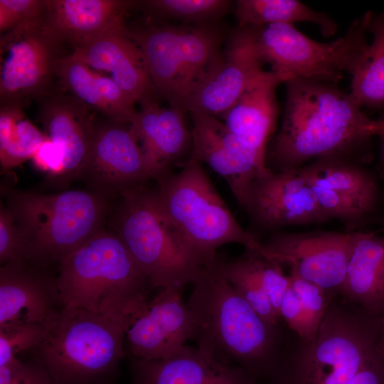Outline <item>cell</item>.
Masks as SVG:
<instances>
[{"label": "cell", "instance_id": "cell-26", "mask_svg": "<svg viewBox=\"0 0 384 384\" xmlns=\"http://www.w3.org/2000/svg\"><path fill=\"white\" fill-rule=\"evenodd\" d=\"M55 73L74 98L87 107L99 111L117 124L130 125L134 120L135 102L111 78L94 71L74 53L58 60Z\"/></svg>", "mask_w": 384, "mask_h": 384}, {"label": "cell", "instance_id": "cell-17", "mask_svg": "<svg viewBox=\"0 0 384 384\" xmlns=\"http://www.w3.org/2000/svg\"><path fill=\"white\" fill-rule=\"evenodd\" d=\"M252 27L239 28L229 37L221 57L189 97L186 111L221 115L264 70Z\"/></svg>", "mask_w": 384, "mask_h": 384}, {"label": "cell", "instance_id": "cell-14", "mask_svg": "<svg viewBox=\"0 0 384 384\" xmlns=\"http://www.w3.org/2000/svg\"><path fill=\"white\" fill-rule=\"evenodd\" d=\"M192 148L189 157L206 164L228 183L245 208L255 178L267 173L266 161L235 137L215 116L190 112Z\"/></svg>", "mask_w": 384, "mask_h": 384}, {"label": "cell", "instance_id": "cell-30", "mask_svg": "<svg viewBox=\"0 0 384 384\" xmlns=\"http://www.w3.org/2000/svg\"><path fill=\"white\" fill-rule=\"evenodd\" d=\"M220 267L227 282L263 320L271 325H280L282 319L277 315L245 253L231 260L220 257Z\"/></svg>", "mask_w": 384, "mask_h": 384}, {"label": "cell", "instance_id": "cell-40", "mask_svg": "<svg viewBox=\"0 0 384 384\" xmlns=\"http://www.w3.org/2000/svg\"><path fill=\"white\" fill-rule=\"evenodd\" d=\"M280 315L288 328L302 340L306 338V321L298 294L289 284L280 306Z\"/></svg>", "mask_w": 384, "mask_h": 384}, {"label": "cell", "instance_id": "cell-22", "mask_svg": "<svg viewBox=\"0 0 384 384\" xmlns=\"http://www.w3.org/2000/svg\"><path fill=\"white\" fill-rule=\"evenodd\" d=\"M141 105L140 112L129 127L156 181L173 172L171 167L189 149L191 150V132L185 124L181 110L160 107L152 98Z\"/></svg>", "mask_w": 384, "mask_h": 384}, {"label": "cell", "instance_id": "cell-41", "mask_svg": "<svg viewBox=\"0 0 384 384\" xmlns=\"http://www.w3.org/2000/svg\"><path fill=\"white\" fill-rule=\"evenodd\" d=\"M378 350L379 353L384 357V311L380 316V334Z\"/></svg>", "mask_w": 384, "mask_h": 384}, {"label": "cell", "instance_id": "cell-33", "mask_svg": "<svg viewBox=\"0 0 384 384\" xmlns=\"http://www.w3.org/2000/svg\"><path fill=\"white\" fill-rule=\"evenodd\" d=\"M46 137L33 124L23 117L8 141L0 146L2 169L8 171L31 159Z\"/></svg>", "mask_w": 384, "mask_h": 384}, {"label": "cell", "instance_id": "cell-43", "mask_svg": "<svg viewBox=\"0 0 384 384\" xmlns=\"http://www.w3.org/2000/svg\"><path fill=\"white\" fill-rule=\"evenodd\" d=\"M381 230H384V225L383 227L381 228Z\"/></svg>", "mask_w": 384, "mask_h": 384}, {"label": "cell", "instance_id": "cell-21", "mask_svg": "<svg viewBox=\"0 0 384 384\" xmlns=\"http://www.w3.org/2000/svg\"><path fill=\"white\" fill-rule=\"evenodd\" d=\"M125 28L99 34L74 46V53L90 68L110 74L115 84L135 102L156 91L137 46Z\"/></svg>", "mask_w": 384, "mask_h": 384}, {"label": "cell", "instance_id": "cell-15", "mask_svg": "<svg viewBox=\"0 0 384 384\" xmlns=\"http://www.w3.org/2000/svg\"><path fill=\"white\" fill-rule=\"evenodd\" d=\"M300 169L329 220L338 219L353 228L375 210L378 186L363 169L341 158L316 160Z\"/></svg>", "mask_w": 384, "mask_h": 384}, {"label": "cell", "instance_id": "cell-6", "mask_svg": "<svg viewBox=\"0 0 384 384\" xmlns=\"http://www.w3.org/2000/svg\"><path fill=\"white\" fill-rule=\"evenodd\" d=\"M6 207L22 235L24 257L50 268L103 230L106 198L93 191L6 190Z\"/></svg>", "mask_w": 384, "mask_h": 384}, {"label": "cell", "instance_id": "cell-36", "mask_svg": "<svg viewBox=\"0 0 384 384\" xmlns=\"http://www.w3.org/2000/svg\"><path fill=\"white\" fill-rule=\"evenodd\" d=\"M46 1L0 0V31L10 32L41 19Z\"/></svg>", "mask_w": 384, "mask_h": 384}, {"label": "cell", "instance_id": "cell-35", "mask_svg": "<svg viewBox=\"0 0 384 384\" xmlns=\"http://www.w3.org/2000/svg\"><path fill=\"white\" fill-rule=\"evenodd\" d=\"M277 315L282 319L280 306L289 284L281 265L269 260L257 251L245 249L244 252Z\"/></svg>", "mask_w": 384, "mask_h": 384}, {"label": "cell", "instance_id": "cell-25", "mask_svg": "<svg viewBox=\"0 0 384 384\" xmlns=\"http://www.w3.org/2000/svg\"><path fill=\"white\" fill-rule=\"evenodd\" d=\"M87 109L75 98L68 97L51 100L43 109L46 136L63 154L64 174L60 185L80 178L88 159L97 128Z\"/></svg>", "mask_w": 384, "mask_h": 384}, {"label": "cell", "instance_id": "cell-27", "mask_svg": "<svg viewBox=\"0 0 384 384\" xmlns=\"http://www.w3.org/2000/svg\"><path fill=\"white\" fill-rule=\"evenodd\" d=\"M344 300L380 316L384 311V238L358 232L345 280Z\"/></svg>", "mask_w": 384, "mask_h": 384}, {"label": "cell", "instance_id": "cell-16", "mask_svg": "<svg viewBox=\"0 0 384 384\" xmlns=\"http://www.w3.org/2000/svg\"><path fill=\"white\" fill-rule=\"evenodd\" d=\"M119 124L97 128L80 176L93 192L105 198L144 186L146 181L154 179L130 127L126 129Z\"/></svg>", "mask_w": 384, "mask_h": 384}, {"label": "cell", "instance_id": "cell-38", "mask_svg": "<svg viewBox=\"0 0 384 384\" xmlns=\"http://www.w3.org/2000/svg\"><path fill=\"white\" fill-rule=\"evenodd\" d=\"M24 245L20 230L9 210L1 204L0 262L1 265L23 259Z\"/></svg>", "mask_w": 384, "mask_h": 384}, {"label": "cell", "instance_id": "cell-2", "mask_svg": "<svg viewBox=\"0 0 384 384\" xmlns=\"http://www.w3.org/2000/svg\"><path fill=\"white\" fill-rule=\"evenodd\" d=\"M219 255L193 282L187 304L196 324L192 339L216 360L244 369L256 382L267 378L286 336L263 320L223 277Z\"/></svg>", "mask_w": 384, "mask_h": 384}, {"label": "cell", "instance_id": "cell-8", "mask_svg": "<svg viewBox=\"0 0 384 384\" xmlns=\"http://www.w3.org/2000/svg\"><path fill=\"white\" fill-rule=\"evenodd\" d=\"M139 48L156 92L184 112L191 95L220 60L222 37L211 24L125 29Z\"/></svg>", "mask_w": 384, "mask_h": 384}, {"label": "cell", "instance_id": "cell-37", "mask_svg": "<svg viewBox=\"0 0 384 384\" xmlns=\"http://www.w3.org/2000/svg\"><path fill=\"white\" fill-rule=\"evenodd\" d=\"M0 384H53L46 368L31 357L23 361L16 356L0 365Z\"/></svg>", "mask_w": 384, "mask_h": 384}, {"label": "cell", "instance_id": "cell-5", "mask_svg": "<svg viewBox=\"0 0 384 384\" xmlns=\"http://www.w3.org/2000/svg\"><path fill=\"white\" fill-rule=\"evenodd\" d=\"M156 181L157 187L151 190L156 208L203 266L215 260L219 247L233 242L267 257L263 243L242 229L201 162L189 157L180 171Z\"/></svg>", "mask_w": 384, "mask_h": 384}, {"label": "cell", "instance_id": "cell-13", "mask_svg": "<svg viewBox=\"0 0 384 384\" xmlns=\"http://www.w3.org/2000/svg\"><path fill=\"white\" fill-rule=\"evenodd\" d=\"M244 209L252 222L265 230L329 220L300 167L269 169L258 176L252 184Z\"/></svg>", "mask_w": 384, "mask_h": 384}, {"label": "cell", "instance_id": "cell-4", "mask_svg": "<svg viewBox=\"0 0 384 384\" xmlns=\"http://www.w3.org/2000/svg\"><path fill=\"white\" fill-rule=\"evenodd\" d=\"M380 317L347 301H331L314 341H287L268 384H350L378 353Z\"/></svg>", "mask_w": 384, "mask_h": 384}, {"label": "cell", "instance_id": "cell-28", "mask_svg": "<svg viewBox=\"0 0 384 384\" xmlns=\"http://www.w3.org/2000/svg\"><path fill=\"white\" fill-rule=\"evenodd\" d=\"M235 14L239 28L307 21L318 25L326 37L335 35L338 28L331 18L297 0H238Z\"/></svg>", "mask_w": 384, "mask_h": 384}, {"label": "cell", "instance_id": "cell-1", "mask_svg": "<svg viewBox=\"0 0 384 384\" xmlns=\"http://www.w3.org/2000/svg\"><path fill=\"white\" fill-rule=\"evenodd\" d=\"M285 83L283 120L267 148V169H297L310 160L340 158L378 135L381 119L369 118L335 84L303 79Z\"/></svg>", "mask_w": 384, "mask_h": 384}, {"label": "cell", "instance_id": "cell-9", "mask_svg": "<svg viewBox=\"0 0 384 384\" xmlns=\"http://www.w3.org/2000/svg\"><path fill=\"white\" fill-rule=\"evenodd\" d=\"M114 233L149 277L154 288L183 290L203 266L188 251L156 208L151 191L142 186L122 193Z\"/></svg>", "mask_w": 384, "mask_h": 384}, {"label": "cell", "instance_id": "cell-7", "mask_svg": "<svg viewBox=\"0 0 384 384\" xmlns=\"http://www.w3.org/2000/svg\"><path fill=\"white\" fill-rule=\"evenodd\" d=\"M53 384H114L127 354L124 328L103 315L63 308L31 351Z\"/></svg>", "mask_w": 384, "mask_h": 384}, {"label": "cell", "instance_id": "cell-42", "mask_svg": "<svg viewBox=\"0 0 384 384\" xmlns=\"http://www.w3.org/2000/svg\"><path fill=\"white\" fill-rule=\"evenodd\" d=\"M378 136L380 137L381 140H382V154H383V159L384 161V118L381 119V128L378 134Z\"/></svg>", "mask_w": 384, "mask_h": 384}, {"label": "cell", "instance_id": "cell-39", "mask_svg": "<svg viewBox=\"0 0 384 384\" xmlns=\"http://www.w3.org/2000/svg\"><path fill=\"white\" fill-rule=\"evenodd\" d=\"M38 170L59 181L64 174L63 154L60 149L48 137L31 157Z\"/></svg>", "mask_w": 384, "mask_h": 384}, {"label": "cell", "instance_id": "cell-34", "mask_svg": "<svg viewBox=\"0 0 384 384\" xmlns=\"http://www.w3.org/2000/svg\"><path fill=\"white\" fill-rule=\"evenodd\" d=\"M46 324L16 321L0 324V365L21 352L31 351L41 341Z\"/></svg>", "mask_w": 384, "mask_h": 384}, {"label": "cell", "instance_id": "cell-18", "mask_svg": "<svg viewBox=\"0 0 384 384\" xmlns=\"http://www.w3.org/2000/svg\"><path fill=\"white\" fill-rule=\"evenodd\" d=\"M56 44L43 30L42 18L1 37V46L8 53L1 68V102L12 105L45 89L52 71H55Z\"/></svg>", "mask_w": 384, "mask_h": 384}, {"label": "cell", "instance_id": "cell-29", "mask_svg": "<svg viewBox=\"0 0 384 384\" xmlns=\"http://www.w3.org/2000/svg\"><path fill=\"white\" fill-rule=\"evenodd\" d=\"M368 31L373 41L352 75L351 96L361 107L384 106V12H372Z\"/></svg>", "mask_w": 384, "mask_h": 384}, {"label": "cell", "instance_id": "cell-12", "mask_svg": "<svg viewBox=\"0 0 384 384\" xmlns=\"http://www.w3.org/2000/svg\"><path fill=\"white\" fill-rule=\"evenodd\" d=\"M183 290L159 289L124 327L127 354L144 359L165 358L193 336L195 316L182 298Z\"/></svg>", "mask_w": 384, "mask_h": 384}, {"label": "cell", "instance_id": "cell-3", "mask_svg": "<svg viewBox=\"0 0 384 384\" xmlns=\"http://www.w3.org/2000/svg\"><path fill=\"white\" fill-rule=\"evenodd\" d=\"M63 308L103 315L124 329L149 300V277L114 232L104 229L58 265Z\"/></svg>", "mask_w": 384, "mask_h": 384}, {"label": "cell", "instance_id": "cell-11", "mask_svg": "<svg viewBox=\"0 0 384 384\" xmlns=\"http://www.w3.org/2000/svg\"><path fill=\"white\" fill-rule=\"evenodd\" d=\"M358 232L275 233L263 243L267 258L287 264L327 294H339Z\"/></svg>", "mask_w": 384, "mask_h": 384}, {"label": "cell", "instance_id": "cell-19", "mask_svg": "<svg viewBox=\"0 0 384 384\" xmlns=\"http://www.w3.org/2000/svg\"><path fill=\"white\" fill-rule=\"evenodd\" d=\"M50 268L19 259L0 268V324L46 322L63 307L57 275Z\"/></svg>", "mask_w": 384, "mask_h": 384}, {"label": "cell", "instance_id": "cell-20", "mask_svg": "<svg viewBox=\"0 0 384 384\" xmlns=\"http://www.w3.org/2000/svg\"><path fill=\"white\" fill-rule=\"evenodd\" d=\"M131 384H257L242 368L185 344L159 359L128 356Z\"/></svg>", "mask_w": 384, "mask_h": 384}, {"label": "cell", "instance_id": "cell-24", "mask_svg": "<svg viewBox=\"0 0 384 384\" xmlns=\"http://www.w3.org/2000/svg\"><path fill=\"white\" fill-rule=\"evenodd\" d=\"M282 82L275 73L263 70L220 115L228 129L265 161L278 115L275 91Z\"/></svg>", "mask_w": 384, "mask_h": 384}, {"label": "cell", "instance_id": "cell-31", "mask_svg": "<svg viewBox=\"0 0 384 384\" xmlns=\"http://www.w3.org/2000/svg\"><path fill=\"white\" fill-rule=\"evenodd\" d=\"M144 4L161 16L203 25L210 24L225 15L232 2L227 0H151L144 1Z\"/></svg>", "mask_w": 384, "mask_h": 384}, {"label": "cell", "instance_id": "cell-23", "mask_svg": "<svg viewBox=\"0 0 384 384\" xmlns=\"http://www.w3.org/2000/svg\"><path fill=\"white\" fill-rule=\"evenodd\" d=\"M134 1L117 0L46 1L45 32L57 43L73 46L105 32L122 29L123 14Z\"/></svg>", "mask_w": 384, "mask_h": 384}, {"label": "cell", "instance_id": "cell-10", "mask_svg": "<svg viewBox=\"0 0 384 384\" xmlns=\"http://www.w3.org/2000/svg\"><path fill=\"white\" fill-rule=\"evenodd\" d=\"M371 14L368 11L355 20L343 37L328 43L309 38L293 24L252 27L255 48L283 82L303 79L335 84L358 66L368 45L366 36Z\"/></svg>", "mask_w": 384, "mask_h": 384}, {"label": "cell", "instance_id": "cell-32", "mask_svg": "<svg viewBox=\"0 0 384 384\" xmlns=\"http://www.w3.org/2000/svg\"><path fill=\"white\" fill-rule=\"evenodd\" d=\"M290 284L298 294L306 321V338L314 341L329 309L331 299L318 285L301 277L291 268Z\"/></svg>", "mask_w": 384, "mask_h": 384}]
</instances>
